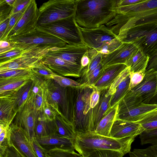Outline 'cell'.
I'll return each instance as SVG.
<instances>
[{"label": "cell", "instance_id": "cell-1", "mask_svg": "<svg viewBox=\"0 0 157 157\" xmlns=\"http://www.w3.org/2000/svg\"><path fill=\"white\" fill-rule=\"evenodd\" d=\"M117 0H78L74 15L80 27L93 29L105 25L117 14Z\"/></svg>", "mask_w": 157, "mask_h": 157}, {"label": "cell", "instance_id": "cell-2", "mask_svg": "<svg viewBox=\"0 0 157 157\" xmlns=\"http://www.w3.org/2000/svg\"><path fill=\"white\" fill-rule=\"evenodd\" d=\"M116 12L128 17L126 22L114 33L117 37L130 29L157 27V0H141L131 5L116 6Z\"/></svg>", "mask_w": 157, "mask_h": 157}, {"label": "cell", "instance_id": "cell-3", "mask_svg": "<svg viewBox=\"0 0 157 157\" xmlns=\"http://www.w3.org/2000/svg\"><path fill=\"white\" fill-rule=\"evenodd\" d=\"M135 137L116 138L101 135L94 131L77 134L74 140L75 149L83 157L101 150L118 151L124 155L131 151Z\"/></svg>", "mask_w": 157, "mask_h": 157}, {"label": "cell", "instance_id": "cell-4", "mask_svg": "<svg viewBox=\"0 0 157 157\" xmlns=\"http://www.w3.org/2000/svg\"><path fill=\"white\" fill-rule=\"evenodd\" d=\"M94 89L92 86L84 85L74 87V126L76 135L94 131L93 109L90 105Z\"/></svg>", "mask_w": 157, "mask_h": 157}, {"label": "cell", "instance_id": "cell-5", "mask_svg": "<svg viewBox=\"0 0 157 157\" xmlns=\"http://www.w3.org/2000/svg\"><path fill=\"white\" fill-rule=\"evenodd\" d=\"M78 26L85 45L103 55L112 52L123 43L105 25L93 29Z\"/></svg>", "mask_w": 157, "mask_h": 157}, {"label": "cell", "instance_id": "cell-6", "mask_svg": "<svg viewBox=\"0 0 157 157\" xmlns=\"http://www.w3.org/2000/svg\"><path fill=\"white\" fill-rule=\"evenodd\" d=\"M44 89L48 102L58 107L61 112L74 125V87H62L52 79L45 81Z\"/></svg>", "mask_w": 157, "mask_h": 157}, {"label": "cell", "instance_id": "cell-7", "mask_svg": "<svg viewBox=\"0 0 157 157\" xmlns=\"http://www.w3.org/2000/svg\"><path fill=\"white\" fill-rule=\"evenodd\" d=\"M78 0H50L43 3L38 8L36 27L74 16Z\"/></svg>", "mask_w": 157, "mask_h": 157}, {"label": "cell", "instance_id": "cell-8", "mask_svg": "<svg viewBox=\"0 0 157 157\" xmlns=\"http://www.w3.org/2000/svg\"><path fill=\"white\" fill-rule=\"evenodd\" d=\"M36 29L57 37L68 45L86 46L74 16L37 27Z\"/></svg>", "mask_w": 157, "mask_h": 157}, {"label": "cell", "instance_id": "cell-9", "mask_svg": "<svg viewBox=\"0 0 157 157\" xmlns=\"http://www.w3.org/2000/svg\"><path fill=\"white\" fill-rule=\"evenodd\" d=\"M157 71L151 69L146 70L143 81L129 91L121 100L132 105L141 103L148 104L154 97L156 86Z\"/></svg>", "mask_w": 157, "mask_h": 157}, {"label": "cell", "instance_id": "cell-10", "mask_svg": "<svg viewBox=\"0 0 157 157\" xmlns=\"http://www.w3.org/2000/svg\"><path fill=\"white\" fill-rule=\"evenodd\" d=\"M5 40L12 43L14 46H37L50 49L62 48L68 44L57 37L36 29Z\"/></svg>", "mask_w": 157, "mask_h": 157}, {"label": "cell", "instance_id": "cell-11", "mask_svg": "<svg viewBox=\"0 0 157 157\" xmlns=\"http://www.w3.org/2000/svg\"><path fill=\"white\" fill-rule=\"evenodd\" d=\"M118 38L122 42L136 43L149 57L157 52V27L146 30L130 29Z\"/></svg>", "mask_w": 157, "mask_h": 157}, {"label": "cell", "instance_id": "cell-12", "mask_svg": "<svg viewBox=\"0 0 157 157\" xmlns=\"http://www.w3.org/2000/svg\"><path fill=\"white\" fill-rule=\"evenodd\" d=\"M50 48L37 47L0 63V72L15 69H32L43 61Z\"/></svg>", "mask_w": 157, "mask_h": 157}, {"label": "cell", "instance_id": "cell-13", "mask_svg": "<svg viewBox=\"0 0 157 157\" xmlns=\"http://www.w3.org/2000/svg\"><path fill=\"white\" fill-rule=\"evenodd\" d=\"M38 10L35 1L31 0L21 17L9 33L6 39L24 35L36 29Z\"/></svg>", "mask_w": 157, "mask_h": 157}, {"label": "cell", "instance_id": "cell-14", "mask_svg": "<svg viewBox=\"0 0 157 157\" xmlns=\"http://www.w3.org/2000/svg\"><path fill=\"white\" fill-rule=\"evenodd\" d=\"M157 109V104L132 105L120 101L116 119L135 122L147 113Z\"/></svg>", "mask_w": 157, "mask_h": 157}, {"label": "cell", "instance_id": "cell-15", "mask_svg": "<svg viewBox=\"0 0 157 157\" xmlns=\"http://www.w3.org/2000/svg\"><path fill=\"white\" fill-rule=\"evenodd\" d=\"M40 114L34 109L30 102L25 105L15 117L14 123L21 127L25 131L29 140L32 142L35 139V129L36 121Z\"/></svg>", "mask_w": 157, "mask_h": 157}, {"label": "cell", "instance_id": "cell-16", "mask_svg": "<svg viewBox=\"0 0 157 157\" xmlns=\"http://www.w3.org/2000/svg\"><path fill=\"white\" fill-rule=\"evenodd\" d=\"M7 131L10 144H13L26 157H37L32 142L21 127L12 123L8 127Z\"/></svg>", "mask_w": 157, "mask_h": 157}, {"label": "cell", "instance_id": "cell-17", "mask_svg": "<svg viewBox=\"0 0 157 157\" xmlns=\"http://www.w3.org/2000/svg\"><path fill=\"white\" fill-rule=\"evenodd\" d=\"M42 62L54 73L63 76L79 78L83 68L81 65L51 56H45Z\"/></svg>", "mask_w": 157, "mask_h": 157}, {"label": "cell", "instance_id": "cell-18", "mask_svg": "<svg viewBox=\"0 0 157 157\" xmlns=\"http://www.w3.org/2000/svg\"><path fill=\"white\" fill-rule=\"evenodd\" d=\"M139 48V46L134 42H123L112 52L103 55L101 62L103 68L116 64H125Z\"/></svg>", "mask_w": 157, "mask_h": 157}, {"label": "cell", "instance_id": "cell-19", "mask_svg": "<svg viewBox=\"0 0 157 157\" xmlns=\"http://www.w3.org/2000/svg\"><path fill=\"white\" fill-rule=\"evenodd\" d=\"M89 48L86 46L67 44L64 47L50 49L45 56L55 57L81 65V60Z\"/></svg>", "mask_w": 157, "mask_h": 157}, {"label": "cell", "instance_id": "cell-20", "mask_svg": "<svg viewBox=\"0 0 157 157\" xmlns=\"http://www.w3.org/2000/svg\"><path fill=\"white\" fill-rule=\"evenodd\" d=\"M144 131L141 125L135 122L116 119L111 128L110 136L116 138L136 137Z\"/></svg>", "mask_w": 157, "mask_h": 157}, {"label": "cell", "instance_id": "cell-21", "mask_svg": "<svg viewBox=\"0 0 157 157\" xmlns=\"http://www.w3.org/2000/svg\"><path fill=\"white\" fill-rule=\"evenodd\" d=\"M127 67L125 64H118L103 68L92 86L100 92L109 88L118 76Z\"/></svg>", "mask_w": 157, "mask_h": 157}, {"label": "cell", "instance_id": "cell-22", "mask_svg": "<svg viewBox=\"0 0 157 157\" xmlns=\"http://www.w3.org/2000/svg\"><path fill=\"white\" fill-rule=\"evenodd\" d=\"M40 146L46 151L57 148L75 149L74 140L63 136L57 133L35 138Z\"/></svg>", "mask_w": 157, "mask_h": 157}, {"label": "cell", "instance_id": "cell-23", "mask_svg": "<svg viewBox=\"0 0 157 157\" xmlns=\"http://www.w3.org/2000/svg\"><path fill=\"white\" fill-rule=\"evenodd\" d=\"M0 95V124L8 127L17 113L14 110V100L8 94Z\"/></svg>", "mask_w": 157, "mask_h": 157}, {"label": "cell", "instance_id": "cell-24", "mask_svg": "<svg viewBox=\"0 0 157 157\" xmlns=\"http://www.w3.org/2000/svg\"><path fill=\"white\" fill-rule=\"evenodd\" d=\"M109 88L100 92L99 100L93 108V120L94 131L106 111L110 109V101L112 95L108 92Z\"/></svg>", "mask_w": 157, "mask_h": 157}, {"label": "cell", "instance_id": "cell-25", "mask_svg": "<svg viewBox=\"0 0 157 157\" xmlns=\"http://www.w3.org/2000/svg\"><path fill=\"white\" fill-rule=\"evenodd\" d=\"M118 104L106 112L94 131L96 133L104 136L111 137L110 131L116 119Z\"/></svg>", "mask_w": 157, "mask_h": 157}, {"label": "cell", "instance_id": "cell-26", "mask_svg": "<svg viewBox=\"0 0 157 157\" xmlns=\"http://www.w3.org/2000/svg\"><path fill=\"white\" fill-rule=\"evenodd\" d=\"M32 84L31 79L17 90L0 94H8L14 100V110L17 113L21 110L26 103L29 93Z\"/></svg>", "mask_w": 157, "mask_h": 157}, {"label": "cell", "instance_id": "cell-27", "mask_svg": "<svg viewBox=\"0 0 157 157\" xmlns=\"http://www.w3.org/2000/svg\"><path fill=\"white\" fill-rule=\"evenodd\" d=\"M31 75L0 78V94L17 90L31 80Z\"/></svg>", "mask_w": 157, "mask_h": 157}, {"label": "cell", "instance_id": "cell-28", "mask_svg": "<svg viewBox=\"0 0 157 157\" xmlns=\"http://www.w3.org/2000/svg\"><path fill=\"white\" fill-rule=\"evenodd\" d=\"M57 133L64 137L75 140L76 136L73 124L61 112L54 120Z\"/></svg>", "mask_w": 157, "mask_h": 157}, {"label": "cell", "instance_id": "cell-29", "mask_svg": "<svg viewBox=\"0 0 157 157\" xmlns=\"http://www.w3.org/2000/svg\"><path fill=\"white\" fill-rule=\"evenodd\" d=\"M149 56L140 48L127 62L125 64L130 68V71L137 72L146 70L149 60Z\"/></svg>", "mask_w": 157, "mask_h": 157}, {"label": "cell", "instance_id": "cell-30", "mask_svg": "<svg viewBox=\"0 0 157 157\" xmlns=\"http://www.w3.org/2000/svg\"><path fill=\"white\" fill-rule=\"evenodd\" d=\"M39 114L36 123V138L46 136L57 133V128L55 120L44 119L42 118Z\"/></svg>", "mask_w": 157, "mask_h": 157}, {"label": "cell", "instance_id": "cell-31", "mask_svg": "<svg viewBox=\"0 0 157 157\" xmlns=\"http://www.w3.org/2000/svg\"><path fill=\"white\" fill-rule=\"evenodd\" d=\"M87 54L90 59V61L86 67L83 68L81 76L78 79L85 78L94 71L102 63L103 54L94 49L90 48Z\"/></svg>", "mask_w": 157, "mask_h": 157}, {"label": "cell", "instance_id": "cell-32", "mask_svg": "<svg viewBox=\"0 0 157 157\" xmlns=\"http://www.w3.org/2000/svg\"><path fill=\"white\" fill-rule=\"evenodd\" d=\"M129 75H128L120 83L112 95L110 101V109L117 104L129 91L130 83Z\"/></svg>", "mask_w": 157, "mask_h": 157}, {"label": "cell", "instance_id": "cell-33", "mask_svg": "<svg viewBox=\"0 0 157 157\" xmlns=\"http://www.w3.org/2000/svg\"><path fill=\"white\" fill-rule=\"evenodd\" d=\"M135 122L140 124L144 131L157 128V109L147 113Z\"/></svg>", "mask_w": 157, "mask_h": 157}, {"label": "cell", "instance_id": "cell-34", "mask_svg": "<svg viewBox=\"0 0 157 157\" xmlns=\"http://www.w3.org/2000/svg\"><path fill=\"white\" fill-rule=\"evenodd\" d=\"M14 46V48L12 50L0 54V63L13 59L25 52L36 47H40L37 46Z\"/></svg>", "mask_w": 157, "mask_h": 157}, {"label": "cell", "instance_id": "cell-35", "mask_svg": "<svg viewBox=\"0 0 157 157\" xmlns=\"http://www.w3.org/2000/svg\"><path fill=\"white\" fill-rule=\"evenodd\" d=\"M31 78L32 84L26 102H31L36 95L39 93L44 87L45 81L33 72L31 75Z\"/></svg>", "mask_w": 157, "mask_h": 157}, {"label": "cell", "instance_id": "cell-36", "mask_svg": "<svg viewBox=\"0 0 157 157\" xmlns=\"http://www.w3.org/2000/svg\"><path fill=\"white\" fill-rule=\"evenodd\" d=\"M32 71L33 74L44 81L53 79V76L57 74L44 64L42 61L32 68Z\"/></svg>", "mask_w": 157, "mask_h": 157}, {"label": "cell", "instance_id": "cell-37", "mask_svg": "<svg viewBox=\"0 0 157 157\" xmlns=\"http://www.w3.org/2000/svg\"><path fill=\"white\" fill-rule=\"evenodd\" d=\"M61 112L58 107L51 104L47 101L39 115L44 119L52 121L54 120Z\"/></svg>", "mask_w": 157, "mask_h": 157}, {"label": "cell", "instance_id": "cell-38", "mask_svg": "<svg viewBox=\"0 0 157 157\" xmlns=\"http://www.w3.org/2000/svg\"><path fill=\"white\" fill-rule=\"evenodd\" d=\"M130 157H157V146L151 145L144 149H134L129 153Z\"/></svg>", "mask_w": 157, "mask_h": 157}, {"label": "cell", "instance_id": "cell-39", "mask_svg": "<svg viewBox=\"0 0 157 157\" xmlns=\"http://www.w3.org/2000/svg\"><path fill=\"white\" fill-rule=\"evenodd\" d=\"M140 144H150L157 146V128L144 131L139 135Z\"/></svg>", "mask_w": 157, "mask_h": 157}, {"label": "cell", "instance_id": "cell-40", "mask_svg": "<svg viewBox=\"0 0 157 157\" xmlns=\"http://www.w3.org/2000/svg\"><path fill=\"white\" fill-rule=\"evenodd\" d=\"M46 153L51 157H83L74 149L55 148L47 151Z\"/></svg>", "mask_w": 157, "mask_h": 157}, {"label": "cell", "instance_id": "cell-41", "mask_svg": "<svg viewBox=\"0 0 157 157\" xmlns=\"http://www.w3.org/2000/svg\"><path fill=\"white\" fill-rule=\"evenodd\" d=\"M32 69H15L0 72V78L16 77L27 75H31Z\"/></svg>", "mask_w": 157, "mask_h": 157}, {"label": "cell", "instance_id": "cell-42", "mask_svg": "<svg viewBox=\"0 0 157 157\" xmlns=\"http://www.w3.org/2000/svg\"><path fill=\"white\" fill-rule=\"evenodd\" d=\"M47 101V97L44 87V89L36 95L33 101L29 102L32 103L37 112L40 113Z\"/></svg>", "mask_w": 157, "mask_h": 157}, {"label": "cell", "instance_id": "cell-43", "mask_svg": "<svg viewBox=\"0 0 157 157\" xmlns=\"http://www.w3.org/2000/svg\"><path fill=\"white\" fill-rule=\"evenodd\" d=\"M120 151L112 150H101L93 152L85 157H123Z\"/></svg>", "mask_w": 157, "mask_h": 157}, {"label": "cell", "instance_id": "cell-44", "mask_svg": "<svg viewBox=\"0 0 157 157\" xmlns=\"http://www.w3.org/2000/svg\"><path fill=\"white\" fill-rule=\"evenodd\" d=\"M103 68L101 63L92 72L82 79H78L76 81L81 85L92 86L96 81Z\"/></svg>", "mask_w": 157, "mask_h": 157}, {"label": "cell", "instance_id": "cell-45", "mask_svg": "<svg viewBox=\"0 0 157 157\" xmlns=\"http://www.w3.org/2000/svg\"><path fill=\"white\" fill-rule=\"evenodd\" d=\"M7 128L0 124V156L3 154L10 144Z\"/></svg>", "mask_w": 157, "mask_h": 157}, {"label": "cell", "instance_id": "cell-46", "mask_svg": "<svg viewBox=\"0 0 157 157\" xmlns=\"http://www.w3.org/2000/svg\"><path fill=\"white\" fill-rule=\"evenodd\" d=\"M146 70H141L137 72L130 71V78L128 91L130 90L139 85L143 80Z\"/></svg>", "mask_w": 157, "mask_h": 157}, {"label": "cell", "instance_id": "cell-47", "mask_svg": "<svg viewBox=\"0 0 157 157\" xmlns=\"http://www.w3.org/2000/svg\"><path fill=\"white\" fill-rule=\"evenodd\" d=\"M52 79L61 86L64 88L75 87L81 85L76 81L57 74L53 75Z\"/></svg>", "mask_w": 157, "mask_h": 157}, {"label": "cell", "instance_id": "cell-48", "mask_svg": "<svg viewBox=\"0 0 157 157\" xmlns=\"http://www.w3.org/2000/svg\"><path fill=\"white\" fill-rule=\"evenodd\" d=\"M24 13L20 12L14 14L10 17L7 29L2 37L0 39V40H5L7 38L9 33L16 25Z\"/></svg>", "mask_w": 157, "mask_h": 157}, {"label": "cell", "instance_id": "cell-49", "mask_svg": "<svg viewBox=\"0 0 157 157\" xmlns=\"http://www.w3.org/2000/svg\"><path fill=\"white\" fill-rule=\"evenodd\" d=\"M13 7L5 0H0V23L10 18Z\"/></svg>", "mask_w": 157, "mask_h": 157}, {"label": "cell", "instance_id": "cell-50", "mask_svg": "<svg viewBox=\"0 0 157 157\" xmlns=\"http://www.w3.org/2000/svg\"><path fill=\"white\" fill-rule=\"evenodd\" d=\"M130 71V67H127L118 76L109 88L108 92L110 94L113 95L115 92L117 86L122 80L129 74Z\"/></svg>", "mask_w": 157, "mask_h": 157}, {"label": "cell", "instance_id": "cell-51", "mask_svg": "<svg viewBox=\"0 0 157 157\" xmlns=\"http://www.w3.org/2000/svg\"><path fill=\"white\" fill-rule=\"evenodd\" d=\"M31 1V0H16L10 17L13 14L18 12H24Z\"/></svg>", "mask_w": 157, "mask_h": 157}, {"label": "cell", "instance_id": "cell-52", "mask_svg": "<svg viewBox=\"0 0 157 157\" xmlns=\"http://www.w3.org/2000/svg\"><path fill=\"white\" fill-rule=\"evenodd\" d=\"M32 143L37 157H46V151L40 146L35 139L32 141Z\"/></svg>", "mask_w": 157, "mask_h": 157}, {"label": "cell", "instance_id": "cell-53", "mask_svg": "<svg viewBox=\"0 0 157 157\" xmlns=\"http://www.w3.org/2000/svg\"><path fill=\"white\" fill-rule=\"evenodd\" d=\"M100 96V92L94 88L90 98V105L91 108H94L98 103Z\"/></svg>", "mask_w": 157, "mask_h": 157}, {"label": "cell", "instance_id": "cell-54", "mask_svg": "<svg viewBox=\"0 0 157 157\" xmlns=\"http://www.w3.org/2000/svg\"><path fill=\"white\" fill-rule=\"evenodd\" d=\"M11 43L5 40H0V54L6 52L14 48Z\"/></svg>", "mask_w": 157, "mask_h": 157}, {"label": "cell", "instance_id": "cell-55", "mask_svg": "<svg viewBox=\"0 0 157 157\" xmlns=\"http://www.w3.org/2000/svg\"><path fill=\"white\" fill-rule=\"evenodd\" d=\"M151 69L157 71V52L149 57L146 70Z\"/></svg>", "mask_w": 157, "mask_h": 157}, {"label": "cell", "instance_id": "cell-56", "mask_svg": "<svg viewBox=\"0 0 157 157\" xmlns=\"http://www.w3.org/2000/svg\"><path fill=\"white\" fill-rule=\"evenodd\" d=\"M141 0H118L117 6H127L133 4L140 2Z\"/></svg>", "mask_w": 157, "mask_h": 157}, {"label": "cell", "instance_id": "cell-57", "mask_svg": "<svg viewBox=\"0 0 157 157\" xmlns=\"http://www.w3.org/2000/svg\"><path fill=\"white\" fill-rule=\"evenodd\" d=\"M10 18H8L3 21L0 23V39H1L7 28Z\"/></svg>", "mask_w": 157, "mask_h": 157}, {"label": "cell", "instance_id": "cell-58", "mask_svg": "<svg viewBox=\"0 0 157 157\" xmlns=\"http://www.w3.org/2000/svg\"><path fill=\"white\" fill-rule=\"evenodd\" d=\"M90 61V59L88 56L87 53L82 58L81 60L82 66L83 68L86 67L89 64Z\"/></svg>", "mask_w": 157, "mask_h": 157}, {"label": "cell", "instance_id": "cell-59", "mask_svg": "<svg viewBox=\"0 0 157 157\" xmlns=\"http://www.w3.org/2000/svg\"><path fill=\"white\" fill-rule=\"evenodd\" d=\"M6 2L10 5L13 6L16 0H5Z\"/></svg>", "mask_w": 157, "mask_h": 157}, {"label": "cell", "instance_id": "cell-60", "mask_svg": "<svg viewBox=\"0 0 157 157\" xmlns=\"http://www.w3.org/2000/svg\"><path fill=\"white\" fill-rule=\"evenodd\" d=\"M157 94V74L156 75V88L155 90V95H156Z\"/></svg>", "mask_w": 157, "mask_h": 157}, {"label": "cell", "instance_id": "cell-61", "mask_svg": "<svg viewBox=\"0 0 157 157\" xmlns=\"http://www.w3.org/2000/svg\"><path fill=\"white\" fill-rule=\"evenodd\" d=\"M46 157H51L48 154H47L46 153Z\"/></svg>", "mask_w": 157, "mask_h": 157}]
</instances>
